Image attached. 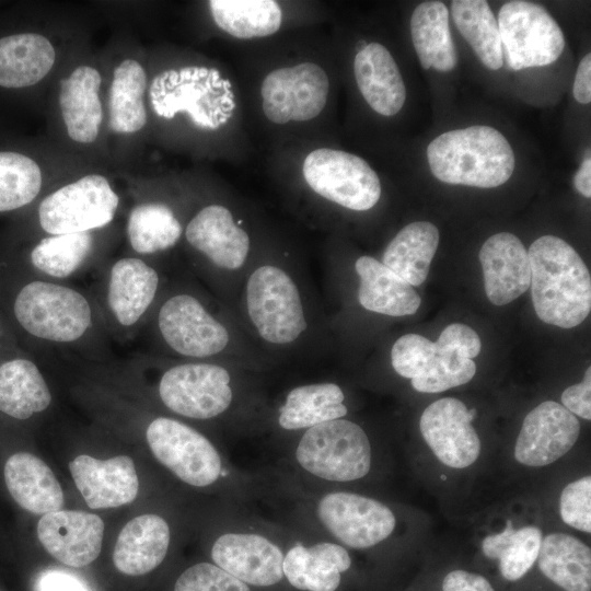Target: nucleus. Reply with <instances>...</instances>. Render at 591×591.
<instances>
[{
  "label": "nucleus",
  "mask_w": 591,
  "mask_h": 591,
  "mask_svg": "<svg viewBox=\"0 0 591 591\" xmlns=\"http://www.w3.org/2000/svg\"><path fill=\"white\" fill-rule=\"evenodd\" d=\"M277 480L280 497L291 511L290 529L299 533L328 538L347 549H369L385 542L396 528L393 510L375 498L308 486L285 474Z\"/></svg>",
  "instance_id": "nucleus-1"
},
{
  "label": "nucleus",
  "mask_w": 591,
  "mask_h": 591,
  "mask_svg": "<svg viewBox=\"0 0 591 591\" xmlns=\"http://www.w3.org/2000/svg\"><path fill=\"white\" fill-rule=\"evenodd\" d=\"M146 441L158 463L190 488L220 491L234 506L260 489L259 480L239 471L206 434L179 419L153 418Z\"/></svg>",
  "instance_id": "nucleus-2"
},
{
  "label": "nucleus",
  "mask_w": 591,
  "mask_h": 591,
  "mask_svg": "<svg viewBox=\"0 0 591 591\" xmlns=\"http://www.w3.org/2000/svg\"><path fill=\"white\" fill-rule=\"evenodd\" d=\"M372 461L368 433L344 417L298 433L288 455L291 472L283 474L308 486L333 488L363 479Z\"/></svg>",
  "instance_id": "nucleus-3"
},
{
  "label": "nucleus",
  "mask_w": 591,
  "mask_h": 591,
  "mask_svg": "<svg viewBox=\"0 0 591 591\" xmlns=\"http://www.w3.org/2000/svg\"><path fill=\"white\" fill-rule=\"evenodd\" d=\"M531 296L536 315L561 328L581 324L591 310V277L572 246L555 235H543L528 250Z\"/></svg>",
  "instance_id": "nucleus-4"
},
{
  "label": "nucleus",
  "mask_w": 591,
  "mask_h": 591,
  "mask_svg": "<svg viewBox=\"0 0 591 591\" xmlns=\"http://www.w3.org/2000/svg\"><path fill=\"white\" fill-rule=\"evenodd\" d=\"M291 530L258 520L233 506L212 536L210 561L254 588H273L285 580L283 558Z\"/></svg>",
  "instance_id": "nucleus-5"
},
{
  "label": "nucleus",
  "mask_w": 591,
  "mask_h": 591,
  "mask_svg": "<svg viewBox=\"0 0 591 591\" xmlns=\"http://www.w3.org/2000/svg\"><path fill=\"white\" fill-rule=\"evenodd\" d=\"M427 158L439 181L479 188L502 185L515 165L510 143L490 126L447 131L428 144Z\"/></svg>",
  "instance_id": "nucleus-6"
},
{
  "label": "nucleus",
  "mask_w": 591,
  "mask_h": 591,
  "mask_svg": "<svg viewBox=\"0 0 591 591\" xmlns=\"http://www.w3.org/2000/svg\"><path fill=\"white\" fill-rule=\"evenodd\" d=\"M244 304L258 337L271 346H290L308 329L299 287L289 271L280 266L264 264L250 274Z\"/></svg>",
  "instance_id": "nucleus-7"
},
{
  "label": "nucleus",
  "mask_w": 591,
  "mask_h": 591,
  "mask_svg": "<svg viewBox=\"0 0 591 591\" xmlns=\"http://www.w3.org/2000/svg\"><path fill=\"white\" fill-rule=\"evenodd\" d=\"M158 396L172 414L192 420H216L240 403L237 378L215 362H184L167 368L159 379Z\"/></svg>",
  "instance_id": "nucleus-8"
},
{
  "label": "nucleus",
  "mask_w": 591,
  "mask_h": 591,
  "mask_svg": "<svg viewBox=\"0 0 591 591\" xmlns=\"http://www.w3.org/2000/svg\"><path fill=\"white\" fill-rule=\"evenodd\" d=\"M12 312L20 327L33 337L71 343L92 324V310L79 291L44 280H33L16 292Z\"/></svg>",
  "instance_id": "nucleus-9"
},
{
  "label": "nucleus",
  "mask_w": 591,
  "mask_h": 591,
  "mask_svg": "<svg viewBox=\"0 0 591 591\" xmlns=\"http://www.w3.org/2000/svg\"><path fill=\"white\" fill-rule=\"evenodd\" d=\"M498 27L502 53L513 70L542 67L561 55V28L542 5L529 1L506 2L499 10Z\"/></svg>",
  "instance_id": "nucleus-10"
},
{
  "label": "nucleus",
  "mask_w": 591,
  "mask_h": 591,
  "mask_svg": "<svg viewBox=\"0 0 591 591\" xmlns=\"http://www.w3.org/2000/svg\"><path fill=\"white\" fill-rule=\"evenodd\" d=\"M302 170L314 193L347 209L366 211L380 199V179L358 155L328 148L316 149L306 155Z\"/></svg>",
  "instance_id": "nucleus-11"
},
{
  "label": "nucleus",
  "mask_w": 591,
  "mask_h": 591,
  "mask_svg": "<svg viewBox=\"0 0 591 591\" xmlns=\"http://www.w3.org/2000/svg\"><path fill=\"white\" fill-rule=\"evenodd\" d=\"M118 204V195L107 179L91 174L45 197L38 207V221L51 235L90 232L107 225Z\"/></svg>",
  "instance_id": "nucleus-12"
},
{
  "label": "nucleus",
  "mask_w": 591,
  "mask_h": 591,
  "mask_svg": "<svg viewBox=\"0 0 591 591\" xmlns=\"http://www.w3.org/2000/svg\"><path fill=\"white\" fill-rule=\"evenodd\" d=\"M158 328L174 352L194 359L218 356L231 341L228 327L189 293L165 300L158 313Z\"/></svg>",
  "instance_id": "nucleus-13"
},
{
  "label": "nucleus",
  "mask_w": 591,
  "mask_h": 591,
  "mask_svg": "<svg viewBox=\"0 0 591 591\" xmlns=\"http://www.w3.org/2000/svg\"><path fill=\"white\" fill-rule=\"evenodd\" d=\"M328 90L327 74L316 63L276 69L260 86L264 114L275 124L313 119L325 107Z\"/></svg>",
  "instance_id": "nucleus-14"
},
{
  "label": "nucleus",
  "mask_w": 591,
  "mask_h": 591,
  "mask_svg": "<svg viewBox=\"0 0 591 591\" xmlns=\"http://www.w3.org/2000/svg\"><path fill=\"white\" fill-rule=\"evenodd\" d=\"M290 530L282 567L287 584L298 591H336L352 565L349 551L328 538Z\"/></svg>",
  "instance_id": "nucleus-15"
},
{
  "label": "nucleus",
  "mask_w": 591,
  "mask_h": 591,
  "mask_svg": "<svg viewBox=\"0 0 591 591\" xmlns=\"http://www.w3.org/2000/svg\"><path fill=\"white\" fill-rule=\"evenodd\" d=\"M475 409L453 397L431 403L421 414L420 432L436 457L452 468L472 465L480 454V440L472 426Z\"/></svg>",
  "instance_id": "nucleus-16"
},
{
  "label": "nucleus",
  "mask_w": 591,
  "mask_h": 591,
  "mask_svg": "<svg viewBox=\"0 0 591 591\" xmlns=\"http://www.w3.org/2000/svg\"><path fill=\"white\" fill-rule=\"evenodd\" d=\"M579 434L578 418L559 403L545 401L524 417L514 457L525 466L552 464L571 450Z\"/></svg>",
  "instance_id": "nucleus-17"
},
{
  "label": "nucleus",
  "mask_w": 591,
  "mask_h": 591,
  "mask_svg": "<svg viewBox=\"0 0 591 591\" xmlns=\"http://www.w3.org/2000/svg\"><path fill=\"white\" fill-rule=\"evenodd\" d=\"M104 529L103 520L95 513L60 509L43 514L36 533L53 558L68 567L82 568L99 557Z\"/></svg>",
  "instance_id": "nucleus-18"
},
{
  "label": "nucleus",
  "mask_w": 591,
  "mask_h": 591,
  "mask_svg": "<svg viewBox=\"0 0 591 591\" xmlns=\"http://www.w3.org/2000/svg\"><path fill=\"white\" fill-rule=\"evenodd\" d=\"M69 472L86 506L112 509L131 503L139 493V477L128 455L96 459L80 454L69 462Z\"/></svg>",
  "instance_id": "nucleus-19"
},
{
  "label": "nucleus",
  "mask_w": 591,
  "mask_h": 591,
  "mask_svg": "<svg viewBox=\"0 0 591 591\" xmlns=\"http://www.w3.org/2000/svg\"><path fill=\"white\" fill-rule=\"evenodd\" d=\"M185 236L192 247L216 267L234 271L247 260L251 240L232 212L221 205L204 207L187 224Z\"/></svg>",
  "instance_id": "nucleus-20"
},
{
  "label": "nucleus",
  "mask_w": 591,
  "mask_h": 591,
  "mask_svg": "<svg viewBox=\"0 0 591 591\" xmlns=\"http://www.w3.org/2000/svg\"><path fill=\"white\" fill-rule=\"evenodd\" d=\"M485 292L495 305H505L523 294L531 283L528 250L514 234L491 235L479 251Z\"/></svg>",
  "instance_id": "nucleus-21"
},
{
  "label": "nucleus",
  "mask_w": 591,
  "mask_h": 591,
  "mask_svg": "<svg viewBox=\"0 0 591 591\" xmlns=\"http://www.w3.org/2000/svg\"><path fill=\"white\" fill-rule=\"evenodd\" d=\"M172 541V526L164 515H137L120 530L113 549V564L126 576L147 575L165 560Z\"/></svg>",
  "instance_id": "nucleus-22"
},
{
  "label": "nucleus",
  "mask_w": 591,
  "mask_h": 591,
  "mask_svg": "<svg viewBox=\"0 0 591 591\" xmlns=\"http://www.w3.org/2000/svg\"><path fill=\"white\" fill-rule=\"evenodd\" d=\"M2 475L7 491L21 509L37 515L62 509V487L51 468L37 455L26 451L10 454Z\"/></svg>",
  "instance_id": "nucleus-23"
},
{
  "label": "nucleus",
  "mask_w": 591,
  "mask_h": 591,
  "mask_svg": "<svg viewBox=\"0 0 591 591\" xmlns=\"http://www.w3.org/2000/svg\"><path fill=\"white\" fill-rule=\"evenodd\" d=\"M345 393L335 382H314L290 389L276 414L275 422L279 430L300 433L309 428L348 414Z\"/></svg>",
  "instance_id": "nucleus-24"
},
{
  "label": "nucleus",
  "mask_w": 591,
  "mask_h": 591,
  "mask_svg": "<svg viewBox=\"0 0 591 591\" xmlns=\"http://www.w3.org/2000/svg\"><path fill=\"white\" fill-rule=\"evenodd\" d=\"M357 85L369 106L383 116L397 114L406 99L399 69L390 51L370 43L357 53L354 61Z\"/></svg>",
  "instance_id": "nucleus-25"
},
{
  "label": "nucleus",
  "mask_w": 591,
  "mask_h": 591,
  "mask_svg": "<svg viewBox=\"0 0 591 591\" xmlns=\"http://www.w3.org/2000/svg\"><path fill=\"white\" fill-rule=\"evenodd\" d=\"M355 269L359 277L358 301L363 309L389 316L417 312L421 302L419 294L381 260L360 256Z\"/></svg>",
  "instance_id": "nucleus-26"
},
{
  "label": "nucleus",
  "mask_w": 591,
  "mask_h": 591,
  "mask_svg": "<svg viewBox=\"0 0 591 591\" xmlns=\"http://www.w3.org/2000/svg\"><path fill=\"white\" fill-rule=\"evenodd\" d=\"M159 280L157 270L140 258H121L112 266L107 303L121 326H132L143 316L155 298Z\"/></svg>",
  "instance_id": "nucleus-27"
},
{
  "label": "nucleus",
  "mask_w": 591,
  "mask_h": 591,
  "mask_svg": "<svg viewBox=\"0 0 591 591\" xmlns=\"http://www.w3.org/2000/svg\"><path fill=\"white\" fill-rule=\"evenodd\" d=\"M100 72L80 66L60 82L59 106L69 137L80 143H91L99 135L102 104L99 97Z\"/></svg>",
  "instance_id": "nucleus-28"
},
{
  "label": "nucleus",
  "mask_w": 591,
  "mask_h": 591,
  "mask_svg": "<svg viewBox=\"0 0 591 591\" xmlns=\"http://www.w3.org/2000/svg\"><path fill=\"white\" fill-rule=\"evenodd\" d=\"M50 403V390L34 361L22 356L0 360V414L27 420Z\"/></svg>",
  "instance_id": "nucleus-29"
},
{
  "label": "nucleus",
  "mask_w": 591,
  "mask_h": 591,
  "mask_svg": "<svg viewBox=\"0 0 591 591\" xmlns=\"http://www.w3.org/2000/svg\"><path fill=\"white\" fill-rule=\"evenodd\" d=\"M56 58L51 43L36 33L0 38V86L20 89L39 82Z\"/></svg>",
  "instance_id": "nucleus-30"
},
{
  "label": "nucleus",
  "mask_w": 591,
  "mask_h": 591,
  "mask_svg": "<svg viewBox=\"0 0 591 591\" xmlns=\"http://www.w3.org/2000/svg\"><path fill=\"white\" fill-rule=\"evenodd\" d=\"M209 74L206 68L188 67L177 71H166L157 77L155 80L165 88L173 89V92L150 89V99L154 112L165 118L173 117L177 112H187L195 125L201 128H217V124L206 113L200 105L208 91L210 83L219 74L210 70L206 85H197V81Z\"/></svg>",
  "instance_id": "nucleus-31"
},
{
  "label": "nucleus",
  "mask_w": 591,
  "mask_h": 591,
  "mask_svg": "<svg viewBox=\"0 0 591 591\" xmlns=\"http://www.w3.org/2000/svg\"><path fill=\"white\" fill-rule=\"evenodd\" d=\"M410 34L424 69L448 72L456 66L455 46L449 27V12L441 1H425L410 18Z\"/></svg>",
  "instance_id": "nucleus-32"
},
{
  "label": "nucleus",
  "mask_w": 591,
  "mask_h": 591,
  "mask_svg": "<svg viewBox=\"0 0 591 591\" xmlns=\"http://www.w3.org/2000/svg\"><path fill=\"white\" fill-rule=\"evenodd\" d=\"M537 561L540 570L565 591L591 590V551L575 536L565 533L545 536Z\"/></svg>",
  "instance_id": "nucleus-33"
},
{
  "label": "nucleus",
  "mask_w": 591,
  "mask_h": 591,
  "mask_svg": "<svg viewBox=\"0 0 591 591\" xmlns=\"http://www.w3.org/2000/svg\"><path fill=\"white\" fill-rule=\"evenodd\" d=\"M439 245L437 227L427 221L405 225L386 246L382 263L412 286L427 278Z\"/></svg>",
  "instance_id": "nucleus-34"
},
{
  "label": "nucleus",
  "mask_w": 591,
  "mask_h": 591,
  "mask_svg": "<svg viewBox=\"0 0 591 591\" xmlns=\"http://www.w3.org/2000/svg\"><path fill=\"white\" fill-rule=\"evenodd\" d=\"M147 76L134 59L123 60L114 70L109 89V127L119 134L140 130L147 123L143 94Z\"/></svg>",
  "instance_id": "nucleus-35"
},
{
  "label": "nucleus",
  "mask_w": 591,
  "mask_h": 591,
  "mask_svg": "<svg viewBox=\"0 0 591 591\" xmlns=\"http://www.w3.org/2000/svg\"><path fill=\"white\" fill-rule=\"evenodd\" d=\"M208 3L216 24L236 38L266 37L281 25V9L274 0H211Z\"/></svg>",
  "instance_id": "nucleus-36"
},
{
  "label": "nucleus",
  "mask_w": 591,
  "mask_h": 591,
  "mask_svg": "<svg viewBox=\"0 0 591 591\" xmlns=\"http://www.w3.org/2000/svg\"><path fill=\"white\" fill-rule=\"evenodd\" d=\"M543 536L534 525L514 530L508 520L500 533L489 534L482 541V551L490 559L499 561L501 576L508 581L521 579L537 560Z\"/></svg>",
  "instance_id": "nucleus-37"
},
{
  "label": "nucleus",
  "mask_w": 591,
  "mask_h": 591,
  "mask_svg": "<svg viewBox=\"0 0 591 591\" xmlns=\"http://www.w3.org/2000/svg\"><path fill=\"white\" fill-rule=\"evenodd\" d=\"M454 23L482 63L490 70L502 66L503 53L497 20L484 0H455L451 3Z\"/></svg>",
  "instance_id": "nucleus-38"
},
{
  "label": "nucleus",
  "mask_w": 591,
  "mask_h": 591,
  "mask_svg": "<svg viewBox=\"0 0 591 591\" xmlns=\"http://www.w3.org/2000/svg\"><path fill=\"white\" fill-rule=\"evenodd\" d=\"M182 225L164 204L136 206L127 222V235L132 250L148 255L173 247L179 240Z\"/></svg>",
  "instance_id": "nucleus-39"
},
{
  "label": "nucleus",
  "mask_w": 591,
  "mask_h": 591,
  "mask_svg": "<svg viewBox=\"0 0 591 591\" xmlns=\"http://www.w3.org/2000/svg\"><path fill=\"white\" fill-rule=\"evenodd\" d=\"M93 247L91 232L55 234L40 240L31 251L34 268L54 278L71 276Z\"/></svg>",
  "instance_id": "nucleus-40"
},
{
  "label": "nucleus",
  "mask_w": 591,
  "mask_h": 591,
  "mask_svg": "<svg viewBox=\"0 0 591 591\" xmlns=\"http://www.w3.org/2000/svg\"><path fill=\"white\" fill-rule=\"evenodd\" d=\"M42 187V172L31 158L0 151V212L12 211L32 202Z\"/></svg>",
  "instance_id": "nucleus-41"
},
{
  "label": "nucleus",
  "mask_w": 591,
  "mask_h": 591,
  "mask_svg": "<svg viewBox=\"0 0 591 591\" xmlns=\"http://www.w3.org/2000/svg\"><path fill=\"white\" fill-rule=\"evenodd\" d=\"M425 371L410 380L412 386L421 393H440L470 382L476 372L473 359L465 358L454 349L438 345Z\"/></svg>",
  "instance_id": "nucleus-42"
},
{
  "label": "nucleus",
  "mask_w": 591,
  "mask_h": 591,
  "mask_svg": "<svg viewBox=\"0 0 591 591\" xmlns=\"http://www.w3.org/2000/svg\"><path fill=\"white\" fill-rule=\"evenodd\" d=\"M173 591H253L212 561H198L185 568L176 578Z\"/></svg>",
  "instance_id": "nucleus-43"
},
{
  "label": "nucleus",
  "mask_w": 591,
  "mask_h": 591,
  "mask_svg": "<svg viewBox=\"0 0 591 591\" xmlns=\"http://www.w3.org/2000/svg\"><path fill=\"white\" fill-rule=\"evenodd\" d=\"M434 352L433 341L418 334H406L392 346V367L398 375L413 380L425 371Z\"/></svg>",
  "instance_id": "nucleus-44"
},
{
  "label": "nucleus",
  "mask_w": 591,
  "mask_h": 591,
  "mask_svg": "<svg viewBox=\"0 0 591 591\" xmlns=\"http://www.w3.org/2000/svg\"><path fill=\"white\" fill-rule=\"evenodd\" d=\"M559 513L563 521L584 533L591 532V477L569 483L561 491Z\"/></svg>",
  "instance_id": "nucleus-45"
},
{
  "label": "nucleus",
  "mask_w": 591,
  "mask_h": 591,
  "mask_svg": "<svg viewBox=\"0 0 591 591\" xmlns=\"http://www.w3.org/2000/svg\"><path fill=\"white\" fill-rule=\"evenodd\" d=\"M436 343L440 346L454 349L468 359L478 356L482 348L477 333L472 327L461 323H453L447 326Z\"/></svg>",
  "instance_id": "nucleus-46"
},
{
  "label": "nucleus",
  "mask_w": 591,
  "mask_h": 591,
  "mask_svg": "<svg viewBox=\"0 0 591 591\" xmlns=\"http://www.w3.org/2000/svg\"><path fill=\"white\" fill-rule=\"evenodd\" d=\"M563 406L573 415L591 419V368L588 367L582 382L567 387L561 394Z\"/></svg>",
  "instance_id": "nucleus-47"
},
{
  "label": "nucleus",
  "mask_w": 591,
  "mask_h": 591,
  "mask_svg": "<svg viewBox=\"0 0 591 591\" xmlns=\"http://www.w3.org/2000/svg\"><path fill=\"white\" fill-rule=\"evenodd\" d=\"M442 591H495L483 576L462 569L450 571L443 579Z\"/></svg>",
  "instance_id": "nucleus-48"
},
{
  "label": "nucleus",
  "mask_w": 591,
  "mask_h": 591,
  "mask_svg": "<svg viewBox=\"0 0 591 591\" xmlns=\"http://www.w3.org/2000/svg\"><path fill=\"white\" fill-rule=\"evenodd\" d=\"M576 101L581 104L591 102V55L587 54L580 61L572 89Z\"/></svg>",
  "instance_id": "nucleus-49"
},
{
  "label": "nucleus",
  "mask_w": 591,
  "mask_h": 591,
  "mask_svg": "<svg viewBox=\"0 0 591 591\" xmlns=\"http://www.w3.org/2000/svg\"><path fill=\"white\" fill-rule=\"evenodd\" d=\"M38 591H89L80 581L72 576L50 572L45 575L39 582Z\"/></svg>",
  "instance_id": "nucleus-50"
},
{
  "label": "nucleus",
  "mask_w": 591,
  "mask_h": 591,
  "mask_svg": "<svg viewBox=\"0 0 591 591\" xmlns=\"http://www.w3.org/2000/svg\"><path fill=\"white\" fill-rule=\"evenodd\" d=\"M573 184L576 189L587 198L591 197V160L586 157L579 170L575 174Z\"/></svg>",
  "instance_id": "nucleus-51"
},
{
  "label": "nucleus",
  "mask_w": 591,
  "mask_h": 591,
  "mask_svg": "<svg viewBox=\"0 0 591 591\" xmlns=\"http://www.w3.org/2000/svg\"><path fill=\"white\" fill-rule=\"evenodd\" d=\"M1 335H2V325H1V320H0V339H1Z\"/></svg>",
  "instance_id": "nucleus-52"
},
{
  "label": "nucleus",
  "mask_w": 591,
  "mask_h": 591,
  "mask_svg": "<svg viewBox=\"0 0 591 591\" xmlns=\"http://www.w3.org/2000/svg\"><path fill=\"white\" fill-rule=\"evenodd\" d=\"M1 591V590H0Z\"/></svg>",
  "instance_id": "nucleus-53"
}]
</instances>
